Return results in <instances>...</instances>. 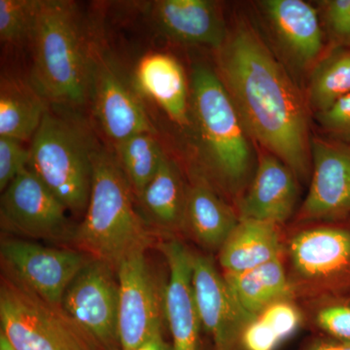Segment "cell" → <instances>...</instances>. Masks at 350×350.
Listing matches in <instances>:
<instances>
[{"label": "cell", "instance_id": "1f68e13d", "mask_svg": "<svg viewBox=\"0 0 350 350\" xmlns=\"http://www.w3.org/2000/svg\"><path fill=\"white\" fill-rule=\"evenodd\" d=\"M327 29L338 46L350 45V0L322 1Z\"/></svg>", "mask_w": 350, "mask_h": 350}, {"label": "cell", "instance_id": "e0dca14e", "mask_svg": "<svg viewBox=\"0 0 350 350\" xmlns=\"http://www.w3.org/2000/svg\"><path fill=\"white\" fill-rule=\"evenodd\" d=\"M296 175L273 154L260 158L252 183L239 202V219L282 224L291 217L298 198Z\"/></svg>", "mask_w": 350, "mask_h": 350}, {"label": "cell", "instance_id": "d590c367", "mask_svg": "<svg viewBox=\"0 0 350 350\" xmlns=\"http://www.w3.org/2000/svg\"><path fill=\"white\" fill-rule=\"evenodd\" d=\"M0 350H15L1 333H0Z\"/></svg>", "mask_w": 350, "mask_h": 350}, {"label": "cell", "instance_id": "7c38bea8", "mask_svg": "<svg viewBox=\"0 0 350 350\" xmlns=\"http://www.w3.org/2000/svg\"><path fill=\"white\" fill-rule=\"evenodd\" d=\"M119 340L122 350L137 349L163 335V292H160L145 251L126 258L117 269Z\"/></svg>", "mask_w": 350, "mask_h": 350}, {"label": "cell", "instance_id": "ac0fdd59", "mask_svg": "<svg viewBox=\"0 0 350 350\" xmlns=\"http://www.w3.org/2000/svg\"><path fill=\"white\" fill-rule=\"evenodd\" d=\"M276 38L297 63L308 66L320 56L323 31L317 11L303 0L262 2Z\"/></svg>", "mask_w": 350, "mask_h": 350}, {"label": "cell", "instance_id": "9a60e30c", "mask_svg": "<svg viewBox=\"0 0 350 350\" xmlns=\"http://www.w3.org/2000/svg\"><path fill=\"white\" fill-rule=\"evenodd\" d=\"M169 268L163 290L165 317L174 350H199L200 321L193 287V254L177 239L159 244Z\"/></svg>", "mask_w": 350, "mask_h": 350}, {"label": "cell", "instance_id": "cb8c5ba5", "mask_svg": "<svg viewBox=\"0 0 350 350\" xmlns=\"http://www.w3.org/2000/svg\"><path fill=\"white\" fill-rule=\"evenodd\" d=\"M223 275L239 304L255 317L271 304L292 300L295 295L280 257L250 271Z\"/></svg>", "mask_w": 350, "mask_h": 350}, {"label": "cell", "instance_id": "5bb4252c", "mask_svg": "<svg viewBox=\"0 0 350 350\" xmlns=\"http://www.w3.org/2000/svg\"><path fill=\"white\" fill-rule=\"evenodd\" d=\"M312 179L299 221L340 220L350 215V144L312 137Z\"/></svg>", "mask_w": 350, "mask_h": 350}, {"label": "cell", "instance_id": "44dd1931", "mask_svg": "<svg viewBox=\"0 0 350 350\" xmlns=\"http://www.w3.org/2000/svg\"><path fill=\"white\" fill-rule=\"evenodd\" d=\"M282 243L278 225L252 219H239L222 247L219 264L224 273L250 271L280 257Z\"/></svg>", "mask_w": 350, "mask_h": 350}, {"label": "cell", "instance_id": "3957f363", "mask_svg": "<svg viewBox=\"0 0 350 350\" xmlns=\"http://www.w3.org/2000/svg\"><path fill=\"white\" fill-rule=\"evenodd\" d=\"M31 43V83L49 103L82 107L90 100L88 40L75 2L41 0Z\"/></svg>", "mask_w": 350, "mask_h": 350}, {"label": "cell", "instance_id": "7a4b0ae2", "mask_svg": "<svg viewBox=\"0 0 350 350\" xmlns=\"http://www.w3.org/2000/svg\"><path fill=\"white\" fill-rule=\"evenodd\" d=\"M135 196L113 152L96 144L93 179L82 222L70 245L111 267L151 245L153 231L135 208Z\"/></svg>", "mask_w": 350, "mask_h": 350}, {"label": "cell", "instance_id": "ba28073f", "mask_svg": "<svg viewBox=\"0 0 350 350\" xmlns=\"http://www.w3.org/2000/svg\"><path fill=\"white\" fill-rule=\"evenodd\" d=\"M90 100L94 118L112 146L142 133H155L148 114L111 57L88 40Z\"/></svg>", "mask_w": 350, "mask_h": 350}, {"label": "cell", "instance_id": "52a82bcc", "mask_svg": "<svg viewBox=\"0 0 350 350\" xmlns=\"http://www.w3.org/2000/svg\"><path fill=\"white\" fill-rule=\"evenodd\" d=\"M295 294L315 298L350 296V229L338 226L308 228L288 244Z\"/></svg>", "mask_w": 350, "mask_h": 350}, {"label": "cell", "instance_id": "83f0119b", "mask_svg": "<svg viewBox=\"0 0 350 350\" xmlns=\"http://www.w3.org/2000/svg\"><path fill=\"white\" fill-rule=\"evenodd\" d=\"M314 320L328 338L350 342V296L320 299Z\"/></svg>", "mask_w": 350, "mask_h": 350}, {"label": "cell", "instance_id": "d6986e66", "mask_svg": "<svg viewBox=\"0 0 350 350\" xmlns=\"http://www.w3.org/2000/svg\"><path fill=\"white\" fill-rule=\"evenodd\" d=\"M135 85L175 123L188 124L190 89L183 66L175 57L163 53L145 55L135 68Z\"/></svg>", "mask_w": 350, "mask_h": 350}, {"label": "cell", "instance_id": "4fadbf2b", "mask_svg": "<svg viewBox=\"0 0 350 350\" xmlns=\"http://www.w3.org/2000/svg\"><path fill=\"white\" fill-rule=\"evenodd\" d=\"M193 287L200 326L211 336L213 350H241V335L255 317L239 304L213 258L194 254Z\"/></svg>", "mask_w": 350, "mask_h": 350}, {"label": "cell", "instance_id": "8992f818", "mask_svg": "<svg viewBox=\"0 0 350 350\" xmlns=\"http://www.w3.org/2000/svg\"><path fill=\"white\" fill-rule=\"evenodd\" d=\"M0 326L15 350H103L64 312L2 268Z\"/></svg>", "mask_w": 350, "mask_h": 350}, {"label": "cell", "instance_id": "4dcf8cb0", "mask_svg": "<svg viewBox=\"0 0 350 350\" xmlns=\"http://www.w3.org/2000/svg\"><path fill=\"white\" fill-rule=\"evenodd\" d=\"M317 122L332 139L350 144V94L325 111L317 113Z\"/></svg>", "mask_w": 350, "mask_h": 350}, {"label": "cell", "instance_id": "277c9868", "mask_svg": "<svg viewBox=\"0 0 350 350\" xmlns=\"http://www.w3.org/2000/svg\"><path fill=\"white\" fill-rule=\"evenodd\" d=\"M191 98L207 167L221 185L237 194L250 177L252 156L234 101L218 73L202 64L193 69Z\"/></svg>", "mask_w": 350, "mask_h": 350}, {"label": "cell", "instance_id": "5b68a950", "mask_svg": "<svg viewBox=\"0 0 350 350\" xmlns=\"http://www.w3.org/2000/svg\"><path fill=\"white\" fill-rule=\"evenodd\" d=\"M96 144L81 122L51 110L31 139L29 170L70 213L86 211Z\"/></svg>", "mask_w": 350, "mask_h": 350}, {"label": "cell", "instance_id": "836d02e7", "mask_svg": "<svg viewBox=\"0 0 350 350\" xmlns=\"http://www.w3.org/2000/svg\"><path fill=\"white\" fill-rule=\"evenodd\" d=\"M304 350H350V342H340L334 338H322L308 345Z\"/></svg>", "mask_w": 350, "mask_h": 350}, {"label": "cell", "instance_id": "484cf974", "mask_svg": "<svg viewBox=\"0 0 350 350\" xmlns=\"http://www.w3.org/2000/svg\"><path fill=\"white\" fill-rule=\"evenodd\" d=\"M154 135L138 133L112 146L135 199L144 192L167 155Z\"/></svg>", "mask_w": 350, "mask_h": 350}, {"label": "cell", "instance_id": "30bf717a", "mask_svg": "<svg viewBox=\"0 0 350 350\" xmlns=\"http://www.w3.org/2000/svg\"><path fill=\"white\" fill-rule=\"evenodd\" d=\"M62 308L103 350H121L116 271L92 258L69 284Z\"/></svg>", "mask_w": 350, "mask_h": 350}, {"label": "cell", "instance_id": "d4e9b609", "mask_svg": "<svg viewBox=\"0 0 350 350\" xmlns=\"http://www.w3.org/2000/svg\"><path fill=\"white\" fill-rule=\"evenodd\" d=\"M308 103L315 114L350 94V48L337 46L320 59L310 76Z\"/></svg>", "mask_w": 350, "mask_h": 350}, {"label": "cell", "instance_id": "2e32d148", "mask_svg": "<svg viewBox=\"0 0 350 350\" xmlns=\"http://www.w3.org/2000/svg\"><path fill=\"white\" fill-rule=\"evenodd\" d=\"M150 15L156 29L177 42L218 51L228 38L217 5L208 0H158Z\"/></svg>", "mask_w": 350, "mask_h": 350}, {"label": "cell", "instance_id": "9c48e42d", "mask_svg": "<svg viewBox=\"0 0 350 350\" xmlns=\"http://www.w3.org/2000/svg\"><path fill=\"white\" fill-rule=\"evenodd\" d=\"M68 213L63 202L29 169L2 192V227L18 236L70 244L75 228Z\"/></svg>", "mask_w": 350, "mask_h": 350}, {"label": "cell", "instance_id": "7402d4cb", "mask_svg": "<svg viewBox=\"0 0 350 350\" xmlns=\"http://www.w3.org/2000/svg\"><path fill=\"white\" fill-rule=\"evenodd\" d=\"M239 221L231 207L206 180L198 179L189 186L184 229L202 247L220 250Z\"/></svg>", "mask_w": 350, "mask_h": 350}, {"label": "cell", "instance_id": "f1b7e54d", "mask_svg": "<svg viewBox=\"0 0 350 350\" xmlns=\"http://www.w3.org/2000/svg\"><path fill=\"white\" fill-rule=\"evenodd\" d=\"M258 317L268 324L282 342L294 336L303 324L301 310L292 300L271 304Z\"/></svg>", "mask_w": 350, "mask_h": 350}, {"label": "cell", "instance_id": "4316f807", "mask_svg": "<svg viewBox=\"0 0 350 350\" xmlns=\"http://www.w3.org/2000/svg\"><path fill=\"white\" fill-rule=\"evenodd\" d=\"M41 0H0V39L2 42H31Z\"/></svg>", "mask_w": 350, "mask_h": 350}, {"label": "cell", "instance_id": "8fae6325", "mask_svg": "<svg viewBox=\"0 0 350 350\" xmlns=\"http://www.w3.org/2000/svg\"><path fill=\"white\" fill-rule=\"evenodd\" d=\"M2 268L50 305L62 306L64 295L92 257L75 248L49 247L24 239H2Z\"/></svg>", "mask_w": 350, "mask_h": 350}, {"label": "cell", "instance_id": "603a6c76", "mask_svg": "<svg viewBox=\"0 0 350 350\" xmlns=\"http://www.w3.org/2000/svg\"><path fill=\"white\" fill-rule=\"evenodd\" d=\"M50 103L31 82L2 75L0 83V137L31 142Z\"/></svg>", "mask_w": 350, "mask_h": 350}, {"label": "cell", "instance_id": "d6a6232c", "mask_svg": "<svg viewBox=\"0 0 350 350\" xmlns=\"http://www.w3.org/2000/svg\"><path fill=\"white\" fill-rule=\"evenodd\" d=\"M282 344L275 332L257 317L243 330L241 350H276Z\"/></svg>", "mask_w": 350, "mask_h": 350}, {"label": "cell", "instance_id": "ffe728a7", "mask_svg": "<svg viewBox=\"0 0 350 350\" xmlns=\"http://www.w3.org/2000/svg\"><path fill=\"white\" fill-rule=\"evenodd\" d=\"M187 188L176 163L165 155L158 172L137 199L140 215L151 230L172 234L184 229Z\"/></svg>", "mask_w": 350, "mask_h": 350}, {"label": "cell", "instance_id": "6da1fadb", "mask_svg": "<svg viewBox=\"0 0 350 350\" xmlns=\"http://www.w3.org/2000/svg\"><path fill=\"white\" fill-rule=\"evenodd\" d=\"M218 75L248 135L306 179L312 172L306 101L250 25L236 27L218 50Z\"/></svg>", "mask_w": 350, "mask_h": 350}, {"label": "cell", "instance_id": "e575fe53", "mask_svg": "<svg viewBox=\"0 0 350 350\" xmlns=\"http://www.w3.org/2000/svg\"><path fill=\"white\" fill-rule=\"evenodd\" d=\"M122 350V349H121ZM131 350H174V347L169 342H165L163 335L157 336V337L147 340L144 345H139L137 349Z\"/></svg>", "mask_w": 350, "mask_h": 350}, {"label": "cell", "instance_id": "f546056e", "mask_svg": "<svg viewBox=\"0 0 350 350\" xmlns=\"http://www.w3.org/2000/svg\"><path fill=\"white\" fill-rule=\"evenodd\" d=\"M15 138L0 137V190L3 192L25 170L29 169V148Z\"/></svg>", "mask_w": 350, "mask_h": 350}]
</instances>
